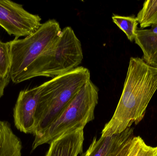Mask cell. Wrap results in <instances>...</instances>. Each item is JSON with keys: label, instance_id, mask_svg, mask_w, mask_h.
I'll list each match as a JSON object with an SVG mask.
<instances>
[{"label": "cell", "instance_id": "1", "mask_svg": "<svg viewBox=\"0 0 157 156\" xmlns=\"http://www.w3.org/2000/svg\"><path fill=\"white\" fill-rule=\"evenodd\" d=\"M157 90V68L142 58L131 57L122 93L113 116L101 132V136L122 132L134 123L138 124Z\"/></svg>", "mask_w": 157, "mask_h": 156}, {"label": "cell", "instance_id": "2", "mask_svg": "<svg viewBox=\"0 0 157 156\" xmlns=\"http://www.w3.org/2000/svg\"><path fill=\"white\" fill-rule=\"evenodd\" d=\"M90 78L88 69L78 67L41 84L35 114V136L41 133L60 115Z\"/></svg>", "mask_w": 157, "mask_h": 156}, {"label": "cell", "instance_id": "3", "mask_svg": "<svg viewBox=\"0 0 157 156\" xmlns=\"http://www.w3.org/2000/svg\"><path fill=\"white\" fill-rule=\"evenodd\" d=\"M83 59L80 40L72 27H66L28 67L17 83L37 77L52 78L78 67Z\"/></svg>", "mask_w": 157, "mask_h": 156}, {"label": "cell", "instance_id": "4", "mask_svg": "<svg viewBox=\"0 0 157 156\" xmlns=\"http://www.w3.org/2000/svg\"><path fill=\"white\" fill-rule=\"evenodd\" d=\"M99 89L90 80L75 95L60 115L40 134L35 136L32 150L50 144L63 135L82 128L94 119L98 102Z\"/></svg>", "mask_w": 157, "mask_h": 156}, {"label": "cell", "instance_id": "5", "mask_svg": "<svg viewBox=\"0 0 157 156\" xmlns=\"http://www.w3.org/2000/svg\"><path fill=\"white\" fill-rule=\"evenodd\" d=\"M59 24L50 19L36 32L22 39L8 42L11 56L10 78L17 84L20 76L61 32Z\"/></svg>", "mask_w": 157, "mask_h": 156}, {"label": "cell", "instance_id": "6", "mask_svg": "<svg viewBox=\"0 0 157 156\" xmlns=\"http://www.w3.org/2000/svg\"><path fill=\"white\" fill-rule=\"evenodd\" d=\"M38 15L25 10L23 5L9 0H0V26L16 38L34 34L42 24Z\"/></svg>", "mask_w": 157, "mask_h": 156}, {"label": "cell", "instance_id": "7", "mask_svg": "<svg viewBox=\"0 0 157 156\" xmlns=\"http://www.w3.org/2000/svg\"><path fill=\"white\" fill-rule=\"evenodd\" d=\"M41 88L40 85L19 93L13 109V118L15 127L22 132L34 134L35 114Z\"/></svg>", "mask_w": 157, "mask_h": 156}, {"label": "cell", "instance_id": "8", "mask_svg": "<svg viewBox=\"0 0 157 156\" xmlns=\"http://www.w3.org/2000/svg\"><path fill=\"white\" fill-rule=\"evenodd\" d=\"M134 136V129L127 128L122 132L111 136L94 138L88 149L80 156H111Z\"/></svg>", "mask_w": 157, "mask_h": 156}, {"label": "cell", "instance_id": "9", "mask_svg": "<svg viewBox=\"0 0 157 156\" xmlns=\"http://www.w3.org/2000/svg\"><path fill=\"white\" fill-rule=\"evenodd\" d=\"M84 129L62 136L50 145L46 156H77L83 152Z\"/></svg>", "mask_w": 157, "mask_h": 156}, {"label": "cell", "instance_id": "10", "mask_svg": "<svg viewBox=\"0 0 157 156\" xmlns=\"http://www.w3.org/2000/svg\"><path fill=\"white\" fill-rule=\"evenodd\" d=\"M134 40L143 51L142 59L157 68V26H152L150 29H137Z\"/></svg>", "mask_w": 157, "mask_h": 156}, {"label": "cell", "instance_id": "11", "mask_svg": "<svg viewBox=\"0 0 157 156\" xmlns=\"http://www.w3.org/2000/svg\"><path fill=\"white\" fill-rule=\"evenodd\" d=\"M20 139L8 122L0 120V156H22Z\"/></svg>", "mask_w": 157, "mask_h": 156}, {"label": "cell", "instance_id": "12", "mask_svg": "<svg viewBox=\"0 0 157 156\" xmlns=\"http://www.w3.org/2000/svg\"><path fill=\"white\" fill-rule=\"evenodd\" d=\"M140 27L157 26V0H147L136 16Z\"/></svg>", "mask_w": 157, "mask_h": 156}, {"label": "cell", "instance_id": "13", "mask_svg": "<svg viewBox=\"0 0 157 156\" xmlns=\"http://www.w3.org/2000/svg\"><path fill=\"white\" fill-rule=\"evenodd\" d=\"M113 23L125 34L128 39L131 42L134 40L136 32L139 24L134 15L122 16L113 14L112 16Z\"/></svg>", "mask_w": 157, "mask_h": 156}, {"label": "cell", "instance_id": "14", "mask_svg": "<svg viewBox=\"0 0 157 156\" xmlns=\"http://www.w3.org/2000/svg\"><path fill=\"white\" fill-rule=\"evenodd\" d=\"M157 147L147 145L140 136H135L133 143L127 156H155Z\"/></svg>", "mask_w": 157, "mask_h": 156}, {"label": "cell", "instance_id": "15", "mask_svg": "<svg viewBox=\"0 0 157 156\" xmlns=\"http://www.w3.org/2000/svg\"><path fill=\"white\" fill-rule=\"evenodd\" d=\"M11 56L8 42L0 40V75L4 78L10 77Z\"/></svg>", "mask_w": 157, "mask_h": 156}, {"label": "cell", "instance_id": "16", "mask_svg": "<svg viewBox=\"0 0 157 156\" xmlns=\"http://www.w3.org/2000/svg\"><path fill=\"white\" fill-rule=\"evenodd\" d=\"M134 137L130 139L125 143L124 145L123 146L111 156H127L133 143Z\"/></svg>", "mask_w": 157, "mask_h": 156}, {"label": "cell", "instance_id": "17", "mask_svg": "<svg viewBox=\"0 0 157 156\" xmlns=\"http://www.w3.org/2000/svg\"><path fill=\"white\" fill-rule=\"evenodd\" d=\"M10 77L4 78L0 75V98L4 95L5 89L9 83Z\"/></svg>", "mask_w": 157, "mask_h": 156}, {"label": "cell", "instance_id": "18", "mask_svg": "<svg viewBox=\"0 0 157 156\" xmlns=\"http://www.w3.org/2000/svg\"><path fill=\"white\" fill-rule=\"evenodd\" d=\"M157 156V154L156 155V156Z\"/></svg>", "mask_w": 157, "mask_h": 156}]
</instances>
